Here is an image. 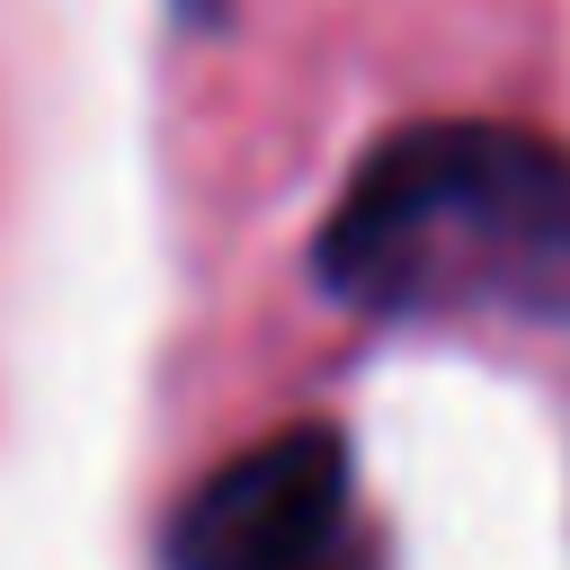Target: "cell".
I'll use <instances>...</instances> for the list:
<instances>
[{
    "label": "cell",
    "mask_w": 570,
    "mask_h": 570,
    "mask_svg": "<svg viewBox=\"0 0 570 570\" xmlns=\"http://www.w3.org/2000/svg\"><path fill=\"white\" fill-rule=\"evenodd\" d=\"M160 561L169 570H365L347 445L330 428H285L240 445L178 499Z\"/></svg>",
    "instance_id": "obj_2"
},
{
    "label": "cell",
    "mask_w": 570,
    "mask_h": 570,
    "mask_svg": "<svg viewBox=\"0 0 570 570\" xmlns=\"http://www.w3.org/2000/svg\"><path fill=\"white\" fill-rule=\"evenodd\" d=\"M312 276L374 321H570V142L499 116L383 134L338 187Z\"/></svg>",
    "instance_id": "obj_1"
}]
</instances>
